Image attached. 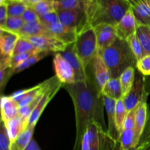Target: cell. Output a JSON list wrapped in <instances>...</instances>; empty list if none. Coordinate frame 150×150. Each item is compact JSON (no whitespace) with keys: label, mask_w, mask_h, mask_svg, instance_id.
Here are the masks:
<instances>
[{"label":"cell","mask_w":150,"mask_h":150,"mask_svg":"<svg viewBox=\"0 0 150 150\" xmlns=\"http://www.w3.org/2000/svg\"><path fill=\"white\" fill-rule=\"evenodd\" d=\"M73 100L76 113V136L73 150H80L82 138L86 127L95 121L105 129L103 95L95 81L90 76L86 81L63 85Z\"/></svg>","instance_id":"obj_1"},{"label":"cell","mask_w":150,"mask_h":150,"mask_svg":"<svg viewBox=\"0 0 150 150\" xmlns=\"http://www.w3.org/2000/svg\"><path fill=\"white\" fill-rule=\"evenodd\" d=\"M131 8L127 0H86L88 23L95 27L101 24L116 26Z\"/></svg>","instance_id":"obj_2"},{"label":"cell","mask_w":150,"mask_h":150,"mask_svg":"<svg viewBox=\"0 0 150 150\" xmlns=\"http://www.w3.org/2000/svg\"><path fill=\"white\" fill-rule=\"evenodd\" d=\"M98 54L108 66L111 77H120L130 66L136 68L137 60L125 40L117 38L112 45L100 51Z\"/></svg>","instance_id":"obj_3"},{"label":"cell","mask_w":150,"mask_h":150,"mask_svg":"<svg viewBox=\"0 0 150 150\" xmlns=\"http://www.w3.org/2000/svg\"><path fill=\"white\" fill-rule=\"evenodd\" d=\"M74 48L86 69L98 54V40L93 26L88 24L78 34L74 42Z\"/></svg>","instance_id":"obj_4"},{"label":"cell","mask_w":150,"mask_h":150,"mask_svg":"<svg viewBox=\"0 0 150 150\" xmlns=\"http://www.w3.org/2000/svg\"><path fill=\"white\" fill-rule=\"evenodd\" d=\"M112 141L106 129L97 121H92L83 134L80 150H108Z\"/></svg>","instance_id":"obj_5"},{"label":"cell","mask_w":150,"mask_h":150,"mask_svg":"<svg viewBox=\"0 0 150 150\" xmlns=\"http://www.w3.org/2000/svg\"><path fill=\"white\" fill-rule=\"evenodd\" d=\"M147 88L146 76H144L136 69L133 87L130 92L122 98L127 111L139 107L141 102L144 100H147L148 94H149Z\"/></svg>","instance_id":"obj_6"},{"label":"cell","mask_w":150,"mask_h":150,"mask_svg":"<svg viewBox=\"0 0 150 150\" xmlns=\"http://www.w3.org/2000/svg\"><path fill=\"white\" fill-rule=\"evenodd\" d=\"M59 21L64 26L76 29L78 33L89 24L86 11L83 9L57 10Z\"/></svg>","instance_id":"obj_7"},{"label":"cell","mask_w":150,"mask_h":150,"mask_svg":"<svg viewBox=\"0 0 150 150\" xmlns=\"http://www.w3.org/2000/svg\"><path fill=\"white\" fill-rule=\"evenodd\" d=\"M57 79V77L55 75L32 88L16 91L10 96L18 103L20 107H23L33 101L40 94L45 92Z\"/></svg>","instance_id":"obj_8"},{"label":"cell","mask_w":150,"mask_h":150,"mask_svg":"<svg viewBox=\"0 0 150 150\" xmlns=\"http://www.w3.org/2000/svg\"><path fill=\"white\" fill-rule=\"evenodd\" d=\"M29 40L36 49L42 51L61 52L64 51L68 44L52 35H38V36L23 37Z\"/></svg>","instance_id":"obj_9"},{"label":"cell","mask_w":150,"mask_h":150,"mask_svg":"<svg viewBox=\"0 0 150 150\" xmlns=\"http://www.w3.org/2000/svg\"><path fill=\"white\" fill-rule=\"evenodd\" d=\"M63 87V84L60 82L59 80L57 78V80L45 91V93L42 95V98L40 99V100L39 101L38 104H37V106L35 107V110H33V112L31 114L30 117H29V125H34V126H36L37 123H38V120H39L41 114L42 113L43 110H45V107L47 106V104L51 101V100L54 97V96L57 94V93L58 92L60 88ZM28 125V126H29Z\"/></svg>","instance_id":"obj_10"},{"label":"cell","mask_w":150,"mask_h":150,"mask_svg":"<svg viewBox=\"0 0 150 150\" xmlns=\"http://www.w3.org/2000/svg\"><path fill=\"white\" fill-rule=\"evenodd\" d=\"M54 66L56 76L63 85L76 82L73 67L60 52H57L54 56Z\"/></svg>","instance_id":"obj_11"},{"label":"cell","mask_w":150,"mask_h":150,"mask_svg":"<svg viewBox=\"0 0 150 150\" xmlns=\"http://www.w3.org/2000/svg\"><path fill=\"white\" fill-rule=\"evenodd\" d=\"M60 53L73 67L76 74V82L87 80L89 76L86 72V69L83 66L80 58L76 54L74 48V43L68 44L65 49Z\"/></svg>","instance_id":"obj_12"},{"label":"cell","mask_w":150,"mask_h":150,"mask_svg":"<svg viewBox=\"0 0 150 150\" xmlns=\"http://www.w3.org/2000/svg\"><path fill=\"white\" fill-rule=\"evenodd\" d=\"M98 40V52L112 45L117 39L115 26L108 24H101L94 27Z\"/></svg>","instance_id":"obj_13"},{"label":"cell","mask_w":150,"mask_h":150,"mask_svg":"<svg viewBox=\"0 0 150 150\" xmlns=\"http://www.w3.org/2000/svg\"><path fill=\"white\" fill-rule=\"evenodd\" d=\"M137 26L138 22L130 8L115 26L117 37L127 41L130 37L136 34Z\"/></svg>","instance_id":"obj_14"},{"label":"cell","mask_w":150,"mask_h":150,"mask_svg":"<svg viewBox=\"0 0 150 150\" xmlns=\"http://www.w3.org/2000/svg\"><path fill=\"white\" fill-rule=\"evenodd\" d=\"M147 100H144L141 102L136 110V121H135V125L133 130L135 132V137H136V141L139 146V142H140L141 138L143 135L144 129L147 124L148 120L149 119V112L148 108ZM138 148V147H137Z\"/></svg>","instance_id":"obj_15"},{"label":"cell","mask_w":150,"mask_h":150,"mask_svg":"<svg viewBox=\"0 0 150 150\" xmlns=\"http://www.w3.org/2000/svg\"><path fill=\"white\" fill-rule=\"evenodd\" d=\"M91 63L93 68L95 81L101 91L106 82L111 78L110 71L103 57L99 54L95 56Z\"/></svg>","instance_id":"obj_16"},{"label":"cell","mask_w":150,"mask_h":150,"mask_svg":"<svg viewBox=\"0 0 150 150\" xmlns=\"http://www.w3.org/2000/svg\"><path fill=\"white\" fill-rule=\"evenodd\" d=\"M104 107L108 116L107 133L111 138L116 141H119L120 133L117 129L115 121V107L117 100L103 96Z\"/></svg>","instance_id":"obj_17"},{"label":"cell","mask_w":150,"mask_h":150,"mask_svg":"<svg viewBox=\"0 0 150 150\" xmlns=\"http://www.w3.org/2000/svg\"><path fill=\"white\" fill-rule=\"evenodd\" d=\"M46 27L48 28L51 35L61 40L66 44L74 43L77 35L79 34L76 29L64 26L61 22L54 24L47 25Z\"/></svg>","instance_id":"obj_18"},{"label":"cell","mask_w":150,"mask_h":150,"mask_svg":"<svg viewBox=\"0 0 150 150\" xmlns=\"http://www.w3.org/2000/svg\"><path fill=\"white\" fill-rule=\"evenodd\" d=\"M19 38L18 34L0 29V50L1 57H12Z\"/></svg>","instance_id":"obj_19"},{"label":"cell","mask_w":150,"mask_h":150,"mask_svg":"<svg viewBox=\"0 0 150 150\" xmlns=\"http://www.w3.org/2000/svg\"><path fill=\"white\" fill-rule=\"evenodd\" d=\"M20 106L11 96L1 97V121L5 123L7 121L19 116Z\"/></svg>","instance_id":"obj_20"},{"label":"cell","mask_w":150,"mask_h":150,"mask_svg":"<svg viewBox=\"0 0 150 150\" xmlns=\"http://www.w3.org/2000/svg\"><path fill=\"white\" fill-rule=\"evenodd\" d=\"M131 10L138 24L150 26V0H140Z\"/></svg>","instance_id":"obj_21"},{"label":"cell","mask_w":150,"mask_h":150,"mask_svg":"<svg viewBox=\"0 0 150 150\" xmlns=\"http://www.w3.org/2000/svg\"><path fill=\"white\" fill-rule=\"evenodd\" d=\"M18 34L20 37L51 35L46 26L41 23L40 21L34 22V23H25V24Z\"/></svg>","instance_id":"obj_22"},{"label":"cell","mask_w":150,"mask_h":150,"mask_svg":"<svg viewBox=\"0 0 150 150\" xmlns=\"http://www.w3.org/2000/svg\"><path fill=\"white\" fill-rule=\"evenodd\" d=\"M101 93L105 96L114 99L117 101L122 99V89L120 77H111L102 88Z\"/></svg>","instance_id":"obj_23"},{"label":"cell","mask_w":150,"mask_h":150,"mask_svg":"<svg viewBox=\"0 0 150 150\" xmlns=\"http://www.w3.org/2000/svg\"><path fill=\"white\" fill-rule=\"evenodd\" d=\"M35 126L29 125L10 144V150H24L32 139Z\"/></svg>","instance_id":"obj_24"},{"label":"cell","mask_w":150,"mask_h":150,"mask_svg":"<svg viewBox=\"0 0 150 150\" xmlns=\"http://www.w3.org/2000/svg\"><path fill=\"white\" fill-rule=\"evenodd\" d=\"M11 57H1L0 60V90L2 94L9 79L13 74V68L10 67Z\"/></svg>","instance_id":"obj_25"},{"label":"cell","mask_w":150,"mask_h":150,"mask_svg":"<svg viewBox=\"0 0 150 150\" xmlns=\"http://www.w3.org/2000/svg\"><path fill=\"white\" fill-rule=\"evenodd\" d=\"M4 124H5L6 128L7 129V132H8L11 142L15 141L18 137V135L26 128L21 118L19 116L7 121Z\"/></svg>","instance_id":"obj_26"},{"label":"cell","mask_w":150,"mask_h":150,"mask_svg":"<svg viewBox=\"0 0 150 150\" xmlns=\"http://www.w3.org/2000/svg\"><path fill=\"white\" fill-rule=\"evenodd\" d=\"M136 68L130 66L126 69L120 76V82H121L122 89L123 97L125 96L133 87L136 76Z\"/></svg>","instance_id":"obj_27"},{"label":"cell","mask_w":150,"mask_h":150,"mask_svg":"<svg viewBox=\"0 0 150 150\" xmlns=\"http://www.w3.org/2000/svg\"><path fill=\"white\" fill-rule=\"evenodd\" d=\"M119 143L122 150H136L138 145L133 129H123L119 138Z\"/></svg>","instance_id":"obj_28"},{"label":"cell","mask_w":150,"mask_h":150,"mask_svg":"<svg viewBox=\"0 0 150 150\" xmlns=\"http://www.w3.org/2000/svg\"><path fill=\"white\" fill-rule=\"evenodd\" d=\"M51 54V52H50V51L38 50L36 53L32 54L31 57H29V58L26 59V60H25V61H23V63L18 65V66H16L15 68H13V74L20 73L21 71L28 69V68H29L30 66H33L34 64H35V63H38V61H40V60L43 59L44 57H45L46 56L49 55V54Z\"/></svg>","instance_id":"obj_29"},{"label":"cell","mask_w":150,"mask_h":150,"mask_svg":"<svg viewBox=\"0 0 150 150\" xmlns=\"http://www.w3.org/2000/svg\"><path fill=\"white\" fill-rule=\"evenodd\" d=\"M136 35L146 54H150V26L138 24Z\"/></svg>","instance_id":"obj_30"},{"label":"cell","mask_w":150,"mask_h":150,"mask_svg":"<svg viewBox=\"0 0 150 150\" xmlns=\"http://www.w3.org/2000/svg\"><path fill=\"white\" fill-rule=\"evenodd\" d=\"M128 111L125 105L123 99L117 100L115 107V121L117 129L121 134L124 129V124Z\"/></svg>","instance_id":"obj_31"},{"label":"cell","mask_w":150,"mask_h":150,"mask_svg":"<svg viewBox=\"0 0 150 150\" xmlns=\"http://www.w3.org/2000/svg\"><path fill=\"white\" fill-rule=\"evenodd\" d=\"M86 0H56L55 10H75L83 9L85 10Z\"/></svg>","instance_id":"obj_32"},{"label":"cell","mask_w":150,"mask_h":150,"mask_svg":"<svg viewBox=\"0 0 150 150\" xmlns=\"http://www.w3.org/2000/svg\"><path fill=\"white\" fill-rule=\"evenodd\" d=\"M24 24L25 21L21 16H8L4 25L0 29L18 34Z\"/></svg>","instance_id":"obj_33"},{"label":"cell","mask_w":150,"mask_h":150,"mask_svg":"<svg viewBox=\"0 0 150 150\" xmlns=\"http://www.w3.org/2000/svg\"><path fill=\"white\" fill-rule=\"evenodd\" d=\"M7 4L8 16H22L29 6L22 0L9 1Z\"/></svg>","instance_id":"obj_34"},{"label":"cell","mask_w":150,"mask_h":150,"mask_svg":"<svg viewBox=\"0 0 150 150\" xmlns=\"http://www.w3.org/2000/svg\"><path fill=\"white\" fill-rule=\"evenodd\" d=\"M35 50H38V49L35 48V46L29 40L26 39L23 37H20L16 44V46H15L14 51H13V56L17 55V54H19L30 52V51H35Z\"/></svg>","instance_id":"obj_35"},{"label":"cell","mask_w":150,"mask_h":150,"mask_svg":"<svg viewBox=\"0 0 150 150\" xmlns=\"http://www.w3.org/2000/svg\"><path fill=\"white\" fill-rule=\"evenodd\" d=\"M55 1L56 0H42L31 7H33L38 16H41L50 12L55 11Z\"/></svg>","instance_id":"obj_36"},{"label":"cell","mask_w":150,"mask_h":150,"mask_svg":"<svg viewBox=\"0 0 150 150\" xmlns=\"http://www.w3.org/2000/svg\"><path fill=\"white\" fill-rule=\"evenodd\" d=\"M127 41L128 43L129 46H130V49H131L132 51H133V54L136 57L137 61L142 59L144 56L146 55V53H145L143 47H142V44H141L140 41H139V38L136 36V34L130 37L127 40Z\"/></svg>","instance_id":"obj_37"},{"label":"cell","mask_w":150,"mask_h":150,"mask_svg":"<svg viewBox=\"0 0 150 150\" xmlns=\"http://www.w3.org/2000/svg\"><path fill=\"white\" fill-rule=\"evenodd\" d=\"M11 141L9 137L5 124L1 120L0 124V150H10Z\"/></svg>","instance_id":"obj_38"},{"label":"cell","mask_w":150,"mask_h":150,"mask_svg":"<svg viewBox=\"0 0 150 150\" xmlns=\"http://www.w3.org/2000/svg\"><path fill=\"white\" fill-rule=\"evenodd\" d=\"M136 69L144 76H150V54H146L138 60Z\"/></svg>","instance_id":"obj_39"},{"label":"cell","mask_w":150,"mask_h":150,"mask_svg":"<svg viewBox=\"0 0 150 150\" xmlns=\"http://www.w3.org/2000/svg\"><path fill=\"white\" fill-rule=\"evenodd\" d=\"M40 21L42 24H43L44 25H45V26L54 24L60 22L59 15L56 10L40 16Z\"/></svg>","instance_id":"obj_40"},{"label":"cell","mask_w":150,"mask_h":150,"mask_svg":"<svg viewBox=\"0 0 150 150\" xmlns=\"http://www.w3.org/2000/svg\"><path fill=\"white\" fill-rule=\"evenodd\" d=\"M21 17L24 20L25 23H34V22L40 21V16L31 6H28L27 9L23 13Z\"/></svg>","instance_id":"obj_41"},{"label":"cell","mask_w":150,"mask_h":150,"mask_svg":"<svg viewBox=\"0 0 150 150\" xmlns=\"http://www.w3.org/2000/svg\"><path fill=\"white\" fill-rule=\"evenodd\" d=\"M38 50L39 49L35 50V51H30V52L23 53V54H17V55L13 56V57H11V59H10V67H12L13 69V68H15L16 66H17L18 65L22 63L23 61H25L26 59H28L29 57H31L32 54L36 53Z\"/></svg>","instance_id":"obj_42"},{"label":"cell","mask_w":150,"mask_h":150,"mask_svg":"<svg viewBox=\"0 0 150 150\" xmlns=\"http://www.w3.org/2000/svg\"><path fill=\"white\" fill-rule=\"evenodd\" d=\"M136 108L133 109V110L128 111L126 117L125 121L124 124V129H133L135 125V121H136Z\"/></svg>","instance_id":"obj_43"},{"label":"cell","mask_w":150,"mask_h":150,"mask_svg":"<svg viewBox=\"0 0 150 150\" xmlns=\"http://www.w3.org/2000/svg\"><path fill=\"white\" fill-rule=\"evenodd\" d=\"M8 18L7 13V4H0V27L3 26Z\"/></svg>","instance_id":"obj_44"},{"label":"cell","mask_w":150,"mask_h":150,"mask_svg":"<svg viewBox=\"0 0 150 150\" xmlns=\"http://www.w3.org/2000/svg\"><path fill=\"white\" fill-rule=\"evenodd\" d=\"M24 150H41L38 143L32 138Z\"/></svg>","instance_id":"obj_45"},{"label":"cell","mask_w":150,"mask_h":150,"mask_svg":"<svg viewBox=\"0 0 150 150\" xmlns=\"http://www.w3.org/2000/svg\"><path fill=\"white\" fill-rule=\"evenodd\" d=\"M136 150H150V141L140 144Z\"/></svg>","instance_id":"obj_46"},{"label":"cell","mask_w":150,"mask_h":150,"mask_svg":"<svg viewBox=\"0 0 150 150\" xmlns=\"http://www.w3.org/2000/svg\"><path fill=\"white\" fill-rule=\"evenodd\" d=\"M109 150H122L120 147V144L119 141H114L111 144V146H110Z\"/></svg>","instance_id":"obj_47"},{"label":"cell","mask_w":150,"mask_h":150,"mask_svg":"<svg viewBox=\"0 0 150 150\" xmlns=\"http://www.w3.org/2000/svg\"><path fill=\"white\" fill-rule=\"evenodd\" d=\"M23 1H24L26 4H28L29 6H32L33 4H36V3L39 2V1H42V0H22Z\"/></svg>","instance_id":"obj_48"},{"label":"cell","mask_w":150,"mask_h":150,"mask_svg":"<svg viewBox=\"0 0 150 150\" xmlns=\"http://www.w3.org/2000/svg\"><path fill=\"white\" fill-rule=\"evenodd\" d=\"M127 1L131 4V7H132V6H135L136 4H137L140 0H127Z\"/></svg>","instance_id":"obj_49"},{"label":"cell","mask_w":150,"mask_h":150,"mask_svg":"<svg viewBox=\"0 0 150 150\" xmlns=\"http://www.w3.org/2000/svg\"><path fill=\"white\" fill-rule=\"evenodd\" d=\"M7 0H0V4H4V3H7Z\"/></svg>","instance_id":"obj_50"},{"label":"cell","mask_w":150,"mask_h":150,"mask_svg":"<svg viewBox=\"0 0 150 150\" xmlns=\"http://www.w3.org/2000/svg\"><path fill=\"white\" fill-rule=\"evenodd\" d=\"M114 141V140H113V141H112V142H113V141ZM112 142L111 143V144H112ZM111 145H110V146H111ZM110 146H109V148H110ZM109 148H108V150H109Z\"/></svg>","instance_id":"obj_51"},{"label":"cell","mask_w":150,"mask_h":150,"mask_svg":"<svg viewBox=\"0 0 150 150\" xmlns=\"http://www.w3.org/2000/svg\"><path fill=\"white\" fill-rule=\"evenodd\" d=\"M13 1V0H7V1Z\"/></svg>","instance_id":"obj_52"}]
</instances>
